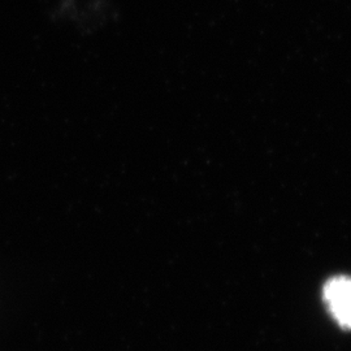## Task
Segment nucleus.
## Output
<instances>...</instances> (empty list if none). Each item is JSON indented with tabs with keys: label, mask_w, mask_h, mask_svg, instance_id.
<instances>
[{
	"label": "nucleus",
	"mask_w": 351,
	"mask_h": 351,
	"mask_svg": "<svg viewBox=\"0 0 351 351\" xmlns=\"http://www.w3.org/2000/svg\"><path fill=\"white\" fill-rule=\"evenodd\" d=\"M323 297L329 313L339 326L351 330V276L339 275L329 278Z\"/></svg>",
	"instance_id": "f257e3e1"
}]
</instances>
